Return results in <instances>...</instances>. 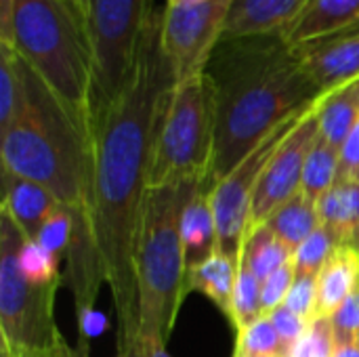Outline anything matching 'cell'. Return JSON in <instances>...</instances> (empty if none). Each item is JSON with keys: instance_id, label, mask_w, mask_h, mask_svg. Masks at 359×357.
Listing matches in <instances>:
<instances>
[{"instance_id": "ffe728a7", "label": "cell", "mask_w": 359, "mask_h": 357, "mask_svg": "<svg viewBox=\"0 0 359 357\" xmlns=\"http://www.w3.org/2000/svg\"><path fill=\"white\" fill-rule=\"evenodd\" d=\"M238 263L240 259H231L225 252L217 250L202 263L187 267V292H200L210 299L221 314L227 318L231 307V297L238 280Z\"/></svg>"}, {"instance_id": "74e56055", "label": "cell", "mask_w": 359, "mask_h": 357, "mask_svg": "<svg viewBox=\"0 0 359 357\" xmlns=\"http://www.w3.org/2000/svg\"><path fill=\"white\" fill-rule=\"evenodd\" d=\"M332 357H359V332L349 341V343L337 345L334 356Z\"/></svg>"}, {"instance_id": "f546056e", "label": "cell", "mask_w": 359, "mask_h": 357, "mask_svg": "<svg viewBox=\"0 0 359 357\" xmlns=\"http://www.w3.org/2000/svg\"><path fill=\"white\" fill-rule=\"evenodd\" d=\"M297 278V269L294 263H286L284 267H280L278 271H273L269 278H265L261 282V307H263V316H269L271 311L280 309L286 303V297L294 284Z\"/></svg>"}, {"instance_id": "277c9868", "label": "cell", "mask_w": 359, "mask_h": 357, "mask_svg": "<svg viewBox=\"0 0 359 357\" xmlns=\"http://www.w3.org/2000/svg\"><path fill=\"white\" fill-rule=\"evenodd\" d=\"M198 185L202 183H166L149 187L143 198L135 248L139 335L156 337L164 343H168L183 299L187 297V261L181 240V217Z\"/></svg>"}, {"instance_id": "9c48e42d", "label": "cell", "mask_w": 359, "mask_h": 357, "mask_svg": "<svg viewBox=\"0 0 359 357\" xmlns=\"http://www.w3.org/2000/svg\"><path fill=\"white\" fill-rule=\"evenodd\" d=\"M301 116L284 122L271 135H267L229 175H225L210 189V204H212V213L217 221L219 250L225 252L227 257L240 259L244 236L252 217V200H255L259 181L273 151L278 149L282 139L288 135V130L297 124Z\"/></svg>"}, {"instance_id": "7a4b0ae2", "label": "cell", "mask_w": 359, "mask_h": 357, "mask_svg": "<svg viewBox=\"0 0 359 357\" xmlns=\"http://www.w3.org/2000/svg\"><path fill=\"white\" fill-rule=\"evenodd\" d=\"M204 74L217 99L212 189L267 135L307 112L324 93L282 34L221 38Z\"/></svg>"}, {"instance_id": "8992f818", "label": "cell", "mask_w": 359, "mask_h": 357, "mask_svg": "<svg viewBox=\"0 0 359 357\" xmlns=\"http://www.w3.org/2000/svg\"><path fill=\"white\" fill-rule=\"evenodd\" d=\"M217 143V99L206 74L177 82L154 139L147 189L179 183H206Z\"/></svg>"}, {"instance_id": "9a60e30c", "label": "cell", "mask_w": 359, "mask_h": 357, "mask_svg": "<svg viewBox=\"0 0 359 357\" xmlns=\"http://www.w3.org/2000/svg\"><path fill=\"white\" fill-rule=\"evenodd\" d=\"M307 0H236L223 38L282 34Z\"/></svg>"}, {"instance_id": "7402d4cb", "label": "cell", "mask_w": 359, "mask_h": 357, "mask_svg": "<svg viewBox=\"0 0 359 357\" xmlns=\"http://www.w3.org/2000/svg\"><path fill=\"white\" fill-rule=\"evenodd\" d=\"M294 250L288 248L271 229L263 223H250L244 236V244L240 250V261L263 282L273 271L290 263Z\"/></svg>"}, {"instance_id": "484cf974", "label": "cell", "mask_w": 359, "mask_h": 357, "mask_svg": "<svg viewBox=\"0 0 359 357\" xmlns=\"http://www.w3.org/2000/svg\"><path fill=\"white\" fill-rule=\"evenodd\" d=\"M233 353L255 357H286V349L269 316H261L257 322H252L250 326H246L236 335Z\"/></svg>"}, {"instance_id": "83f0119b", "label": "cell", "mask_w": 359, "mask_h": 357, "mask_svg": "<svg viewBox=\"0 0 359 357\" xmlns=\"http://www.w3.org/2000/svg\"><path fill=\"white\" fill-rule=\"evenodd\" d=\"M339 248L337 240L330 236V231L326 227H318L297 250L292 257L297 276H318L322 271V267L328 263V259L334 255V250Z\"/></svg>"}, {"instance_id": "ab89813d", "label": "cell", "mask_w": 359, "mask_h": 357, "mask_svg": "<svg viewBox=\"0 0 359 357\" xmlns=\"http://www.w3.org/2000/svg\"><path fill=\"white\" fill-rule=\"evenodd\" d=\"M61 357H88V351H84V349H74V347H65L63 349V353Z\"/></svg>"}, {"instance_id": "6da1fadb", "label": "cell", "mask_w": 359, "mask_h": 357, "mask_svg": "<svg viewBox=\"0 0 359 357\" xmlns=\"http://www.w3.org/2000/svg\"><path fill=\"white\" fill-rule=\"evenodd\" d=\"M177 86L162 44V11L151 17L118 99L90 122V229L116 316V356L139 335L135 248L154 139Z\"/></svg>"}, {"instance_id": "e575fe53", "label": "cell", "mask_w": 359, "mask_h": 357, "mask_svg": "<svg viewBox=\"0 0 359 357\" xmlns=\"http://www.w3.org/2000/svg\"><path fill=\"white\" fill-rule=\"evenodd\" d=\"M116 357H172L166 349V343L156 339V337H145L139 335L135 343L120 356Z\"/></svg>"}, {"instance_id": "5bb4252c", "label": "cell", "mask_w": 359, "mask_h": 357, "mask_svg": "<svg viewBox=\"0 0 359 357\" xmlns=\"http://www.w3.org/2000/svg\"><path fill=\"white\" fill-rule=\"evenodd\" d=\"M351 27H359V0H307L282 36L299 46Z\"/></svg>"}, {"instance_id": "f1b7e54d", "label": "cell", "mask_w": 359, "mask_h": 357, "mask_svg": "<svg viewBox=\"0 0 359 357\" xmlns=\"http://www.w3.org/2000/svg\"><path fill=\"white\" fill-rule=\"evenodd\" d=\"M337 349V339L332 322L326 316H316L309 320L305 335L290 349L288 357H332Z\"/></svg>"}, {"instance_id": "603a6c76", "label": "cell", "mask_w": 359, "mask_h": 357, "mask_svg": "<svg viewBox=\"0 0 359 357\" xmlns=\"http://www.w3.org/2000/svg\"><path fill=\"white\" fill-rule=\"evenodd\" d=\"M339 166H341V149L320 137L307 158L301 189L313 202H320L339 181Z\"/></svg>"}, {"instance_id": "4fadbf2b", "label": "cell", "mask_w": 359, "mask_h": 357, "mask_svg": "<svg viewBox=\"0 0 359 357\" xmlns=\"http://www.w3.org/2000/svg\"><path fill=\"white\" fill-rule=\"evenodd\" d=\"M65 206L40 183L2 170V204L4 213L25 240L36 242L46 223Z\"/></svg>"}, {"instance_id": "d4e9b609", "label": "cell", "mask_w": 359, "mask_h": 357, "mask_svg": "<svg viewBox=\"0 0 359 357\" xmlns=\"http://www.w3.org/2000/svg\"><path fill=\"white\" fill-rule=\"evenodd\" d=\"M23 97V72L21 57L13 44L0 42V130L6 128Z\"/></svg>"}, {"instance_id": "d6a6232c", "label": "cell", "mask_w": 359, "mask_h": 357, "mask_svg": "<svg viewBox=\"0 0 359 357\" xmlns=\"http://www.w3.org/2000/svg\"><path fill=\"white\" fill-rule=\"evenodd\" d=\"M269 320L273 322V326H276V330H278V335H280V341H282V345H284V349H286V357L290 353V349L297 345V341L305 335V330H307V326H309V320H305V318H301V316H297L294 311H290L288 307H280V309H276V311H271L269 314Z\"/></svg>"}, {"instance_id": "30bf717a", "label": "cell", "mask_w": 359, "mask_h": 357, "mask_svg": "<svg viewBox=\"0 0 359 357\" xmlns=\"http://www.w3.org/2000/svg\"><path fill=\"white\" fill-rule=\"evenodd\" d=\"M236 0H200L185 6H164L162 44L177 82L204 74L208 59L225 34Z\"/></svg>"}, {"instance_id": "8fae6325", "label": "cell", "mask_w": 359, "mask_h": 357, "mask_svg": "<svg viewBox=\"0 0 359 357\" xmlns=\"http://www.w3.org/2000/svg\"><path fill=\"white\" fill-rule=\"evenodd\" d=\"M320 139L318 101L297 120L273 151L252 200L250 223H263L280 204L301 191L303 173L313 145Z\"/></svg>"}, {"instance_id": "7c38bea8", "label": "cell", "mask_w": 359, "mask_h": 357, "mask_svg": "<svg viewBox=\"0 0 359 357\" xmlns=\"http://www.w3.org/2000/svg\"><path fill=\"white\" fill-rule=\"evenodd\" d=\"M294 50L322 93L359 78V27L303 42Z\"/></svg>"}, {"instance_id": "52a82bcc", "label": "cell", "mask_w": 359, "mask_h": 357, "mask_svg": "<svg viewBox=\"0 0 359 357\" xmlns=\"http://www.w3.org/2000/svg\"><path fill=\"white\" fill-rule=\"evenodd\" d=\"M25 242L17 225L0 213V343L2 356L21 351H53L65 343L55 322L59 286L32 284L19 269Z\"/></svg>"}, {"instance_id": "b9f144b4", "label": "cell", "mask_w": 359, "mask_h": 357, "mask_svg": "<svg viewBox=\"0 0 359 357\" xmlns=\"http://www.w3.org/2000/svg\"><path fill=\"white\" fill-rule=\"evenodd\" d=\"M233 357H255V356H240V353H233Z\"/></svg>"}, {"instance_id": "8d00e7d4", "label": "cell", "mask_w": 359, "mask_h": 357, "mask_svg": "<svg viewBox=\"0 0 359 357\" xmlns=\"http://www.w3.org/2000/svg\"><path fill=\"white\" fill-rule=\"evenodd\" d=\"M72 13H74V17L86 27V15H88V4H86V0H61Z\"/></svg>"}, {"instance_id": "2e32d148", "label": "cell", "mask_w": 359, "mask_h": 357, "mask_svg": "<svg viewBox=\"0 0 359 357\" xmlns=\"http://www.w3.org/2000/svg\"><path fill=\"white\" fill-rule=\"evenodd\" d=\"M181 240L187 267L202 263L219 250L217 221L210 204V189L202 183L189 196L181 217Z\"/></svg>"}, {"instance_id": "ac0fdd59", "label": "cell", "mask_w": 359, "mask_h": 357, "mask_svg": "<svg viewBox=\"0 0 359 357\" xmlns=\"http://www.w3.org/2000/svg\"><path fill=\"white\" fill-rule=\"evenodd\" d=\"M359 288V250L339 246L318 274V316L330 318Z\"/></svg>"}, {"instance_id": "4316f807", "label": "cell", "mask_w": 359, "mask_h": 357, "mask_svg": "<svg viewBox=\"0 0 359 357\" xmlns=\"http://www.w3.org/2000/svg\"><path fill=\"white\" fill-rule=\"evenodd\" d=\"M61 259L44 248L40 242L25 240L19 250V269L21 274L38 286H59L61 284Z\"/></svg>"}, {"instance_id": "f35d334b", "label": "cell", "mask_w": 359, "mask_h": 357, "mask_svg": "<svg viewBox=\"0 0 359 357\" xmlns=\"http://www.w3.org/2000/svg\"><path fill=\"white\" fill-rule=\"evenodd\" d=\"M65 347L67 345H63L59 349H53V351H21V353H6V356L2 357H61Z\"/></svg>"}, {"instance_id": "3957f363", "label": "cell", "mask_w": 359, "mask_h": 357, "mask_svg": "<svg viewBox=\"0 0 359 357\" xmlns=\"http://www.w3.org/2000/svg\"><path fill=\"white\" fill-rule=\"evenodd\" d=\"M23 97L0 130L2 170L46 187L67 210L88 213L90 126L21 59Z\"/></svg>"}, {"instance_id": "d590c367", "label": "cell", "mask_w": 359, "mask_h": 357, "mask_svg": "<svg viewBox=\"0 0 359 357\" xmlns=\"http://www.w3.org/2000/svg\"><path fill=\"white\" fill-rule=\"evenodd\" d=\"M13 8L15 0H0V42L13 44Z\"/></svg>"}, {"instance_id": "5b68a950", "label": "cell", "mask_w": 359, "mask_h": 357, "mask_svg": "<svg viewBox=\"0 0 359 357\" xmlns=\"http://www.w3.org/2000/svg\"><path fill=\"white\" fill-rule=\"evenodd\" d=\"M13 46L50 90L90 126L93 50L86 27L61 0H15Z\"/></svg>"}, {"instance_id": "4dcf8cb0", "label": "cell", "mask_w": 359, "mask_h": 357, "mask_svg": "<svg viewBox=\"0 0 359 357\" xmlns=\"http://www.w3.org/2000/svg\"><path fill=\"white\" fill-rule=\"evenodd\" d=\"M284 307L305 320L318 316V276H297Z\"/></svg>"}, {"instance_id": "e0dca14e", "label": "cell", "mask_w": 359, "mask_h": 357, "mask_svg": "<svg viewBox=\"0 0 359 357\" xmlns=\"http://www.w3.org/2000/svg\"><path fill=\"white\" fill-rule=\"evenodd\" d=\"M322 227L330 231L339 246L359 250V181H337L318 202Z\"/></svg>"}, {"instance_id": "cb8c5ba5", "label": "cell", "mask_w": 359, "mask_h": 357, "mask_svg": "<svg viewBox=\"0 0 359 357\" xmlns=\"http://www.w3.org/2000/svg\"><path fill=\"white\" fill-rule=\"evenodd\" d=\"M263 316L261 307V282L259 278L240 261L238 263V280L231 297V307H229V324L233 328V335L250 326Z\"/></svg>"}, {"instance_id": "d6986e66", "label": "cell", "mask_w": 359, "mask_h": 357, "mask_svg": "<svg viewBox=\"0 0 359 357\" xmlns=\"http://www.w3.org/2000/svg\"><path fill=\"white\" fill-rule=\"evenodd\" d=\"M359 118V78L326 90L318 99L320 137L334 147H343Z\"/></svg>"}, {"instance_id": "1f68e13d", "label": "cell", "mask_w": 359, "mask_h": 357, "mask_svg": "<svg viewBox=\"0 0 359 357\" xmlns=\"http://www.w3.org/2000/svg\"><path fill=\"white\" fill-rule=\"evenodd\" d=\"M337 345L349 343L359 332V288H355L345 303L330 316Z\"/></svg>"}, {"instance_id": "60d3db41", "label": "cell", "mask_w": 359, "mask_h": 357, "mask_svg": "<svg viewBox=\"0 0 359 357\" xmlns=\"http://www.w3.org/2000/svg\"><path fill=\"white\" fill-rule=\"evenodd\" d=\"M200 0H166V6H185V4H194Z\"/></svg>"}, {"instance_id": "836d02e7", "label": "cell", "mask_w": 359, "mask_h": 357, "mask_svg": "<svg viewBox=\"0 0 359 357\" xmlns=\"http://www.w3.org/2000/svg\"><path fill=\"white\" fill-rule=\"evenodd\" d=\"M359 175V118L351 128L347 141L341 147V166H339V181L358 179Z\"/></svg>"}, {"instance_id": "ba28073f", "label": "cell", "mask_w": 359, "mask_h": 357, "mask_svg": "<svg viewBox=\"0 0 359 357\" xmlns=\"http://www.w3.org/2000/svg\"><path fill=\"white\" fill-rule=\"evenodd\" d=\"M86 34L93 50V122L126 86L156 11L154 0H86Z\"/></svg>"}, {"instance_id": "44dd1931", "label": "cell", "mask_w": 359, "mask_h": 357, "mask_svg": "<svg viewBox=\"0 0 359 357\" xmlns=\"http://www.w3.org/2000/svg\"><path fill=\"white\" fill-rule=\"evenodd\" d=\"M265 223L292 250H297L322 225L318 202H313L303 189L280 204Z\"/></svg>"}]
</instances>
